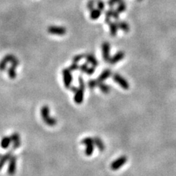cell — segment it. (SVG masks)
Instances as JSON below:
<instances>
[{"label":"cell","mask_w":176,"mask_h":176,"mask_svg":"<svg viewBox=\"0 0 176 176\" xmlns=\"http://www.w3.org/2000/svg\"><path fill=\"white\" fill-rule=\"evenodd\" d=\"M40 115H41L42 120L46 125L51 126V127L57 125V120L50 116V110H49V106L44 105L40 109Z\"/></svg>","instance_id":"cell-1"},{"label":"cell","mask_w":176,"mask_h":176,"mask_svg":"<svg viewBox=\"0 0 176 176\" xmlns=\"http://www.w3.org/2000/svg\"><path fill=\"white\" fill-rule=\"evenodd\" d=\"M79 87L78 88V90L75 93L74 95V102L76 104H81L83 102L84 100V95H85V84L82 76H79Z\"/></svg>","instance_id":"cell-2"},{"label":"cell","mask_w":176,"mask_h":176,"mask_svg":"<svg viewBox=\"0 0 176 176\" xmlns=\"http://www.w3.org/2000/svg\"><path fill=\"white\" fill-rule=\"evenodd\" d=\"M112 79L113 80L116 82L118 85H119L121 87L123 90H129V88H130V85L128 82V81L126 80L124 77H123L122 76L120 75L119 74H112Z\"/></svg>","instance_id":"cell-3"},{"label":"cell","mask_w":176,"mask_h":176,"mask_svg":"<svg viewBox=\"0 0 176 176\" xmlns=\"http://www.w3.org/2000/svg\"><path fill=\"white\" fill-rule=\"evenodd\" d=\"M63 78L64 86L66 89H69L71 87L73 81L72 74L69 68H64L63 70Z\"/></svg>","instance_id":"cell-4"},{"label":"cell","mask_w":176,"mask_h":176,"mask_svg":"<svg viewBox=\"0 0 176 176\" xmlns=\"http://www.w3.org/2000/svg\"><path fill=\"white\" fill-rule=\"evenodd\" d=\"M126 161H127V157H126V156H122L119 157V158H117L116 160H115V161L111 164L110 168L114 171L118 170V169H119L121 167H123L125 164Z\"/></svg>","instance_id":"cell-5"},{"label":"cell","mask_w":176,"mask_h":176,"mask_svg":"<svg viewBox=\"0 0 176 176\" xmlns=\"http://www.w3.org/2000/svg\"><path fill=\"white\" fill-rule=\"evenodd\" d=\"M110 43L109 42L105 41L102 43L101 45V49H102V56H103V59L105 62H108L110 61Z\"/></svg>","instance_id":"cell-6"},{"label":"cell","mask_w":176,"mask_h":176,"mask_svg":"<svg viewBox=\"0 0 176 176\" xmlns=\"http://www.w3.org/2000/svg\"><path fill=\"white\" fill-rule=\"evenodd\" d=\"M48 32L52 35H64L66 34L67 29L65 27L60 26H50L48 28Z\"/></svg>","instance_id":"cell-7"},{"label":"cell","mask_w":176,"mask_h":176,"mask_svg":"<svg viewBox=\"0 0 176 176\" xmlns=\"http://www.w3.org/2000/svg\"><path fill=\"white\" fill-rule=\"evenodd\" d=\"M16 163L17 156H12L9 160L8 168H7V174L10 176H13L15 173L16 171Z\"/></svg>","instance_id":"cell-8"},{"label":"cell","mask_w":176,"mask_h":176,"mask_svg":"<svg viewBox=\"0 0 176 176\" xmlns=\"http://www.w3.org/2000/svg\"><path fill=\"white\" fill-rule=\"evenodd\" d=\"M124 57H125V52L123 51H119L113 57L110 58L109 63H110V65H115L116 63H119L121 60H123Z\"/></svg>","instance_id":"cell-9"},{"label":"cell","mask_w":176,"mask_h":176,"mask_svg":"<svg viewBox=\"0 0 176 176\" xmlns=\"http://www.w3.org/2000/svg\"><path fill=\"white\" fill-rule=\"evenodd\" d=\"M15 59H16V57L13 55V54H7V55H6L5 57L2 59V60L0 62V71H4L7 64L9 62L12 63Z\"/></svg>","instance_id":"cell-10"},{"label":"cell","mask_w":176,"mask_h":176,"mask_svg":"<svg viewBox=\"0 0 176 176\" xmlns=\"http://www.w3.org/2000/svg\"><path fill=\"white\" fill-rule=\"evenodd\" d=\"M11 66L8 69V76L10 79H14L16 77V73H15V68L18 66L19 65V61L18 59H15L13 62L11 63Z\"/></svg>","instance_id":"cell-11"},{"label":"cell","mask_w":176,"mask_h":176,"mask_svg":"<svg viewBox=\"0 0 176 176\" xmlns=\"http://www.w3.org/2000/svg\"><path fill=\"white\" fill-rule=\"evenodd\" d=\"M10 139H11V143L12 145H13V150H15V149L18 148L21 144V137H20L19 134L18 133L12 134L11 136H10Z\"/></svg>","instance_id":"cell-12"},{"label":"cell","mask_w":176,"mask_h":176,"mask_svg":"<svg viewBox=\"0 0 176 176\" xmlns=\"http://www.w3.org/2000/svg\"><path fill=\"white\" fill-rule=\"evenodd\" d=\"M12 156H13V152H12V150L8 151L7 153H4V155L1 156V158H0V171L2 169L3 167L4 166V164H5L7 161H9V160H10V157H11Z\"/></svg>","instance_id":"cell-13"},{"label":"cell","mask_w":176,"mask_h":176,"mask_svg":"<svg viewBox=\"0 0 176 176\" xmlns=\"http://www.w3.org/2000/svg\"><path fill=\"white\" fill-rule=\"evenodd\" d=\"M112 75V73L110 69H105L103 71V72L101 73L100 75L98 77L97 80L99 82H104V81L107 80L108 78H110V76Z\"/></svg>","instance_id":"cell-14"},{"label":"cell","mask_w":176,"mask_h":176,"mask_svg":"<svg viewBox=\"0 0 176 176\" xmlns=\"http://www.w3.org/2000/svg\"><path fill=\"white\" fill-rule=\"evenodd\" d=\"M85 59L87 60V63H90L94 68H96L99 65V62H98L97 59L93 54H85Z\"/></svg>","instance_id":"cell-15"},{"label":"cell","mask_w":176,"mask_h":176,"mask_svg":"<svg viewBox=\"0 0 176 176\" xmlns=\"http://www.w3.org/2000/svg\"><path fill=\"white\" fill-rule=\"evenodd\" d=\"M108 25L110 26V33L111 35V36H116L117 34H118V29H119L117 21H111Z\"/></svg>","instance_id":"cell-16"},{"label":"cell","mask_w":176,"mask_h":176,"mask_svg":"<svg viewBox=\"0 0 176 176\" xmlns=\"http://www.w3.org/2000/svg\"><path fill=\"white\" fill-rule=\"evenodd\" d=\"M117 23H118V27H119L120 29H121L122 31H123L126 33H128L130 31V26L129 25L127 22L124 21H117Z\"/></svg>","instance_id":"cell-17"},{"label":"cell","mask_w":176,"mask_h":176,"mask_svg":"<svg viewBox=\"0 0 176 176\" xmlns=\"http://www.w3.org/2000/svg\"><path fill=\"white\" fill-rule=\"evenodd\" d=\"M11 144V139L9 137H4L1 140L0 142V145H1V148L3 149H7L9 146Z\"/></svg>","instance_id":"cell-18"},{"label":"cell","mask_w":176,"mask_h":176,"mask_svg":"<svg viewBox=\"0 0 176 176\" xmlns=\"http://www.w3.org/2000/svg\"><path fill=\"white\" fill-rule=\"evenodd\" d=\"M93 139H94V144L96 145L98 149L100 151H104V149H105V145H104V143L103 142L102 139L101 138L98 137H94Z\"/></svg>","instance_id":"cell-19"},{"label":"cell","mask_w":176,"mask_h":176,"mask_svg":"<svg viewBox=\"0 0 176 176\" xmlns=\"http://www.w3.org/2000/svg\"><path fill=\"white\" fill-rule=\"evenodd\" d=\"M98 88L100 89V90L104 94H109L111 91V88L107 84H104V82H99Z\"/></svg>","instance_id":"cell-20"},{"label":"cell","mask_w":176,"mask_h":176,"mask_svg":"<svg viewBox=\"0 0 176 176\" xmlns=\"http://www.w3.org/2000/svg\"><path fill=\"white\" fill-rule=\"evenodd\" d=\"M101 13H102V11H101V10H99V9H93V10L90 11V18H91L92 20H97L101 15Z\"/></svg>","instance_id":"cell-21"},{"label":"cell","mask_w":176,"mask_h":176,"mask_svg":"<svg viewBox=\"0 0 176 176\" xmlns=\"http://www.w3.org/2000/svg\"><path fill=\"white\" fill-rule=\"evenodd\" d=\"M113 12L114 10L112 8L110 9V10L105 12V19H104V21H105L106 24H109L112 21L111 19L113 16Z\"/></svg>","instance_id":"cell-22"},{"label":"cell","mask_w":176,"mask_h":176,"mask_svg":"<svg viewBox=\"0 0 176 176\" xmlns=\"http://www.w3.org/2000/svg\"><path fill=\"white\" fill-rule=\"evenodd\" d=\"M95 146L94 143H92V144H89L88 145H86V148H85V155L88 156H92V154L93 153V151H94Z\"/></svg>","instance_id":"cell-23"},{"label":"cell","mask_w":176,"mask_h":176,"mask_svg":"<svg viewBox=\"0 0 176 176\" xmlns=\"http://www.w3.org/2000/svg\"><path fill=\"white\" fill-rule=\"evenodd\" d=\"M99 82L97 79H90L88 82V86L90 90H93V89H95L99 86Z\"/></svg>","instance_id":"cell-24"},{"label":"cell","mask_w":176,"mask_h":176,"mask_svg":"<svg viewBox=\"0 0 176 176\" xmlns=\"http://www.w3.org/2000/svg\"><path fill=\"white\" fill-rule=\"evenodd\" d=\"M116 10H118L120 13L125 12L126 10V4L125 1H121V2H120L119 4H118V7H117Z\"/></svg>","instance_id":"cell-25"},{"label":"cell","mask_w":176,"mask_h":176,"mask_svg":"<svg viewBox=\"0 0 176 176\" xmlns=\"http://www.w3.org/2000/svg\"><path fill=\"white\" fill-rule=\"evenodd\" d=\"M83 58H85V54H76V56H74V58H73V63H78L79 61L82 60Z\"/></svg>","instance_id":"cell-26"},{"label":"cell","mask_w":176,"mask_h":176,"mask_svg":"<svg viewBox=\"0 0 176 176\" xmlns=\"http://www.w3.org/2000/svg\"><path fill=\"white\" fill-rule=\"evenodd\" d=\"M82 144L85 145H88L89 144H92V143H94V139L92 137H85V139L82 140Z\"/></svg>","instance_id":"cell-27"},{"label":"cell","mask_w":176,"mask_h":176,"mask_svg":"<svg viewBox=\"0 0 176 176\" xmlns=\"http://www.w3.org/2000/svg\"><path fill=\"white\" fill-rule=\"evenodd\" d=\"M96 0H90L87 4V8L90 11H91L93 9H94V5L96 4Z\"/></svg>","instance_id":"cell-28"},{"label":"cell","mask_w":176,"mask_h":176,"mask_svg":"<svg viewBox=\"0 0 176 176\" xmlns=\"http://www.w3.org/2000/svg\"><path fill=\"white\" fill-rule=\"evenodd\" d=\"M96 4H97L98 9L101 10V11L104 10V8H105V4H104V2L102 0H98V1H96Z\"/></svg>","instance_id":"cell-29"},{"label":"cell","mask_w":176,"mask_h":176,"mask_svg":"<svg viewBox=\"0 0 176 176\" xmlns=\"http://www.w3.org/2000/svg\"><path fill=\"white\" fill-rule=\"evenodd\" d=\"M124 1V0H109L108 4H109V6L111 7V8H112L116 3L119 4L120 2H121V1Z\"/></svg>","instance_id":"cell-30"},{"label":"cell","mask_w":176,"mask_h":176,"mask_svg":"<svg viewBox=\"0 0 176 176\" xmlns=\"http://www.w3.org/2000/svg\"><path fill=\"white\" fill-rule=\"evenodd\" d=\"M95 68L94 67H88V68L86 69V71H85V74H88V75H92V74H93L95 73Z\"/></svg>","instance_id":"cell-31"},{"label":"cell","mask_w":176,"mask_h":176,"mask_svg":"<svg viewBox=\"0 0 176 176\" xmlns=\"http://www.w3.org/2000/svg\"><path fill=\"white\" fill-rule=\"evenodd\" d=\"M70 69V71L72 72V71H76V70L79 69V65H78V63H73L72 65H71V66L68 68Z\"/></svg>","instance_id":"cell-32"},{"label":"cell","mask_w":176,"mask_h":176,"mask_svg":"<svg viewBox=\"0 0 176 176\" xmlns=\"http://www.w3.org/2000/svg\"><path fill=\"white\" fill-rule=\"evenodd\" d=\"M119 17H120V13H119V12H118L117 10H114L112 18H115L116 21H118V20L119 19Z\"/></svg>","instance_id":"cell-33"},{"label":"cell","mask_w":176,"mask_h":176,"mask_svg":"<svg viewBox=\"0 0 176 176\" xmlns=\"http://www.w3.org/2000/svg\"><path fill=\"white\" fill-rule=\"evenodd\" d=\"M69 89L73 92V93H75L78 90V88H76V87H74V86H71Z\"/></svg>","instance_id":"cell-34"},{"label":"cell","mask_w":176,"mask_h":176,"mask_svg":"<svg viewBox=\"0 0 176 176\" xmlns=\"http://www.w3.org/2000/svg\"><path fill=\"white\" fill-rule=\"evenodd\" d=\"M1 153H0V158H1Z\"/></svg>","instance_id":"cell-35"},{"label":"cell","mask_w":176,"mask_h":176,"mask_svg":"<svg viewBox=\"0 0 176 176\" xmlns=\"http://www.w3.org/2000/svg\"><path fill=\"white\" fill-rule=\"evenodd\" d=\"M137 1H142V0H137Z\"/></svg>","instance_id":"cell-36"}]
</instances>
